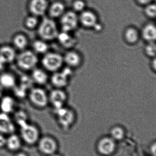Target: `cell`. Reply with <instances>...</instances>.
Here are the masks:
<instances>
[{
	"label": "cell",
	"mask_w": 156,
	"mask_h": 156,
	"mask_svg": "<svg viewBox=\"0 0 156 156\" xmlns=\"http://www.w3.org/2000/svg\"><path fill=\"white\" fill-rule=\"evenodd\" d=\"M37 29L39 38L47 42L56 39L59 33L56 22L49 17H44Z\"/></svg>",
	"instance_id": "6da1fadb"
},
{
	"label": "cell",
	"mask_w": 156,
	"mask_h": 156,
	"mask_svg": "<svg viewBox=\"0 0 156 156\" xmlns=\"http://www.w3.org/2000/svg\"><path fill=\"white\" fill-rule=\"evenodd\" d=\"M15 62L17 67L24 71H31L39 62L38 56L32 50L25 49L17 54Z\"/></svg>",
	"instance_id": "7a4b0ae2"
},
{
	"label": "cell",
	"mask_w": 156,
	"mask_h": 156,
	"mask_svg": "<svg viewBox=\"0 0 156 156\" xmlns=\"http://www.w3.org/2000/svg\"><path fill=\"white\" fill-rule=\"evenodd\" d=\"M40 63L45 70L51 73L60 70L64 65L63 55L54 51H49L43 55Z\"/></svg>",
	"instance_id": "3957f363"
},
{
	"label": "cell",
	"mask_w": 156,
	"mask_h": 156,
	"mask_svg": "<svg viewBox=\"0 0 156 156\" xmlns=\"http://www.w3.org/2000/svg\"><path fill=\"white\" fill-rule=\"evenodd\" d=\"M27 98L31 105L37 109H45L49 105L48 93L40 86L30 88L27 92Z\"/></svg>",
	"instance_id": "277c9868"
},
{
	"label": "cell",
	"mask_w": 156,
	"mask_h": 156,
	"mask_svg": "<svg viewBox=\"0 0 156 156\" xmlns=\"http://www.w3.org/2000/svg\"><path fill=\"white\" fill-rule=\"evenodd\" d=\"M20 127V136L25 144L29 146L36 144L40 137L39 128L29 122L24 124Z\"/></svg>",
	"instance_id": "5b68a950"
},
{
	"label": "cell",
	"mask_w": 156,
	"mask_h": 156,
	"mask_svg": "<svg viewBox=\"0 0 156 156\" xmlns=\"http://www.w3.org/2000/svg\"><path fill=\"white\" fill-rule=\"evenodd\" d=\"M72 74V69L66 66L52 73L49 81L54 88L64 89L68 85Z\"/></svg>",
	"instance_id": "8992f818"
},
{
	"label": "cell",
	"mask_w": 156,
	"mask_h": 156,
	"mask_svg": "<svg viewBox=\"0 0 156 156\" xmlns=\"http://www.w3.org/2000/svg\"><path fill=\"white\" fill-rule=\"evenodd\" d=\"M36 144L39 153L44 155L49 156L53 154L56 153L58 149L56 141L50 136H40Z\"/></svg>",
	"instance_id": "52a82bcc"
},
{
	"label": "cell",
	"mask_w": 156,
	"mask_h": 156,
	"mask_svg": "<svg viewBox=\"0 0 156 156\" xmlns=\"http://www.w3.org/2000/svg\"><path fill=\"white\" fill-rule=\"evenodd\" d=\"M78 16L73 11L65 12L60 17L61 31L71 33L78 26Z\"/></svg>",
	"instance_id": "ba28073f"
},
{
	"label": "cell",
	"mask_w": 156,
	"mask_h": 156,
	"mask_svg": "<svg viewBox=\"0 0 156 156\" xmlns=\"http://www.w3.org/2000/svg\"><path fill=\"white\" fill-rule=\"evenodd\" d=\"M49 104L55 110L65 106L68 100V95L64 89L54 88L48 94Z\"/></svg>",
	"instance_id": "9c48e42d"
},
{
	"label": "cell",
	"mask_w": 156,
	"mask_h": 156,
	"mask_svg": "<svg viewBox=\"0 0 156 156\" xmlns=\"http://www.w3.org/2000/svg\"><path fill=\"white\" fill-rule=\"evenodd\" d=\"M63 57L64 65L72 69L79 67L83 62V58L80 53L72 49H68Z\"/></svg>",
	"instance_id": "30bf717a"
},
{
	"label": "cell",
	"mask_w": 156,
	"mask_h": 156,
	"mask_svg": "<svg viewBox=\"0 0 156 156\" xmlns=\"http://www.w3.org/2000/svg\"><path fill=\"white\" fill-rule=\"evenodd\" d=\"M56 111L58 121L62 126L68 127L75 121L76 115L72 109L65 106Z\"/></svg>",
	"instance_id": "8fae6325"
},
{
	"label": "cell",
	"mask_w": 156,
	"mask_h": 156,
	"mask_svg": "<svg viewBox=\"0 0 156 156\" xmlns=\"http://www.w3.org/2000/svg\"><path fill=\"white\" fill-rule=\"evenodd\" d=\"M115 141L111 137L101 138L97 144V150L100 154L110 156L112 154L116 149Z\"/></svg>",
	"instance_id": "7c38bea8"
},
{
	"label": "cell",
	"mask_w": 156,
	"mask_h": 156,
	"mask_svg": "<svg viewBox=\"0 0 156 156\" xmlns=\"http://www.w3.org/2000/svg\"><path fill=\"white\" fill-rule=\"evenodd\" d=\"M17 54L12 45L5 44L0 46V60L5 65L14 62Z\"/></svg>",
	"instance_id": "4fadbf2b"
},
{
	"label": "cell",
	"mask_w": 156,
	"mask_h": 156,
	"mask_svg": "<svg viewBox=\"0 0 156 156\" xmlns=\"http://www.w3.org/2000/svg\"><path fill=\"white\" fill-rule=\"evenodd\" d=\"M16 131V124L9 114L0 112V133L9 135Z\"/></svg>",
	"instance_id": "5bb4252c"
},
{
	"label": "cell",
	"mask_w": 156,
	"mask_h": 156,
	"mask_svg": "<svg viewBox=\"0 0 156 156\" xmlns=\"http://www.w3.org/2000/svg\"><path fill=\"white\" fill-rule=\"evenodd\" d=\"M49 6L48 0H31L28 8L32 15L38 17L45 13Z\"/></svg>",
	"instance_id": "9a60e30c"
},
{
	"label": "cell",
	"mask_w": 156,
	"mask_h": 156,
	"mask_svg": "<svg viewBox=\"0 0 156 156\" xmlns=\"http://www.w3.org/2000/svg\"><path fill=\"white\" fill-rule=\"evenodd\" d=\"M79 23L84 27L93 28L98 23L96 14L90 10H84L78 16Z\"/></svg>",
	"instance_id": "2e32d148"
},
{
	"label": "cell",
	"mask_w": 156,
	"mask_h": 156,
	"mask_svg": "<svg viewBox=\"0 0 156 156\" xmlns=\"http://www.w3.org/2000/svg\"><path fill=\"white\" fill-rule=\"evenodd\" d=\"M31 72V80L38 86L45 85L49 81L48 72L43 68L36 67Z\"/></svg>",
	"instance_id": "e0dca14e"
},
{
	"label": "cell",
	"mask_w": 156,
	"mask_h": 156,
	"mask_svg": "<svg viewBox=\"0 0 156 156\" xmlns=\"http://www.w3.org/2000/svg\"><path fill=\"white\" fill-rule=\"evenodd\" d=\"M16 82V78L13 73L4 71L0 73V86L2 88L6 90L14 89Z\"/></svg>",
	"instance_id": "ac0fdd59"
},
{
	"label": "cell",
	"mask_w": 156,
	"mask_h": 156,
	"mask_svg": "<svg viewBox=\"0 0 156 156\" xmlns=\"http://www.w3.org/2000/svg\"><path fill=\"white\" fill-rule=\"evenodd\" d=\"M29 44L28 37L23 33H16L12 37V45L16 51H23L27 49Z\"/></svg>",
	"instance_id": "d6986e66"
},
{
	"label": "cell",
	"mask_w": 156,
	"mask_h": 156,
	"mask_svg": "<svg viewBox=\"0 0 156 156\" xmlns=\"http://www.w3.org/2000/svg\"><path fill=\"white\" fill-rule=\"evenodd\" d=\"M22 142L20 136L14 133L6 137L5 147L10 152H18L22 146Z\"/></svg>",
	"instance_id": "ffe728a7"
},
{
	"label": "cell",
	"mask_w": 156,
	"mask_h": 156,
	"mask_svg": "<svg viewBox=\"0 0 156 156\" xmlns=\"http://www.w3.org/2000/svg\"><path fill=\"white\" fill-rule=\"evenodd\" d=\"M140 33L141 37L147 43L155 42L156 28L154 24H147L143 27Z\"/></svg>",
	"instance_id": "44dd1931"
},
{
	"label": "cell",
	"mask_w": 156,
	"mask_h": 156,
	"mask_svg": "<svg viewBox=\"0 0 156 156\" xmlns=\"http://www.w3.org/2000/svg\"><path fill=\"white\" fill-rule=\"evenodd\" d=\"M56 39L62 46L68 49L72 48L77 42L76 38L71 35L70 33L63 31L59 33Z\"/></svg>",
	"instance_id": "7402d4cb"
},
{
	"label": "cell",
	"mask_w": 156,
	"mask_h": 156,
	"mask_svg": "<svg viewBox=\"0 0 156 156\" xmlns=\"http://www.w3.org/2000/svg\"><path fill=\"white\" fill-rule=\"evenodd\" d=\"M124 39L126 44L129 45H135L139 41L140 33L135 27H130L125 30L123 34Z\"/></svg>",
	"instance_id": "603a6c76"
},
{
	"label": "cell",
	"mask_w": 156,
	"mask_h": 156,
	"mask_svg": "<svg viewBox=\"0 0 156 156\" xmlns=\"http://www.w3.org/2000/svg\"><path fill=\"white\" fill-rule=\"evenodd\" d=\"M65 5L63 3L60 2H55L49 6V17L54 18H60L66 12Z\"/></svg>",
	"instance_id": "cb8c5ba5"
},
{
	"label": "cell",
	"mask_w": 156,
	"mask_h": 156,
	"mask_svg": "<svg viewBox=\"0 0 156 156\" xmlns=\"http://www.w3.org/2000/svg\"><path fill=\"white\" fill-rule=\"evenodd\" d=\"M15 107V101L13 97L5 96L2 97L0 101L1 112L10 114L14 111Z\"/></svg>",
	"instance_id": "d4e9b609"
},
{
	"label": "cell",
	"mask_w": 156,
	"mask_h": 156,
	"mask_svg": "<svg viewBox=\"0 0 156 156\" xmlns=\"http://www.w3.org/2000/svg\"><path fill=\"white\" fill-rule=\"evenodd\" d=\"M32 48V50L38 55H43L49 51V47L48 42L39 38L33 41Z\"/></svg>",
	"instance_id": "484cf974"
},
{
	"label": "cell",
	"mask_w": 156,
	"mask_h": 156,
	"mask_svg": "<svg viewBox=\"0 0 156 156\" xmlns=\"http://www.w3.org/2000/svg\"><path fill=\"white\" fill-rule=\"evenodd\" d=\"M28 119L27 114L23 110H19L15 113L13 121L16 125L20 126L28 122Z\"/></svg>",
	"instance_id": "4316f807"
},
{
	"label": "cell",
	"mask_w": 156,
	"mask_h": 156,
	"mask_svg": "<svg viewBox=\"0 0 156 156\" xmlns=\"http://www.w3.org/2000/svg\"><path fill=\"white\" fill-rule=\"evenodd\" d=\"M39 23L38 16L32 15L26 18L24 24L27 29L32 30L37 28Z\"/></svg>",
	"instance_id": "83f0119b"
},
{
	"label": "cell",
	"mask_w": 156,
	"mask_h": 156,
	"mask_svg": "<svg viewBox=\"0 0 156 156\" xmlns=\"http://www.w3.org/2000/svg\"><path fill=\"white\" fill-rule=\"evenodd\" d=\"M125 131L122 127L119 126H115L113 127L111 130V137L114 141H120L125 136Z\"/></svg>",
	"instance_id": "f1b7e54d"
},
{
	"label": "cell",
	"mask_w": 156,
	"mask_h": 156,
	"mask_svg": "<svg viewBox=\"0 0 156 156\" xmlns=\"http://www.w3.org/2000/svg\"><path fill=\"white\" fill-rule=\"evenodd\" d=\"M144 52L146 56L150 58H155L156 53V45L155 42L147 43L144 48Z\"/></svg>",
	"instance_id": "f546056e"
},
{
	"label": "cell",
	"mask_w": 156,
	"mask_h": 156,
	"mask_svg": "<svg viewBox=\"0 0 156 156\" xmlns=\"http://www.w3.org/2000/svg\"><path fill=\"white\" fill-rule=\"evenodd\" d=\"M146 15L150 18H155L156 16V5L154 3L149 4L146 5L144 9Z\"/></svg>",
	"instance_id": "4dcf8cb0"
},
{
	"label": "cell",
	"mask_w": 156,
	"mask_h": 156,
	"mask_svg": "<svg viewBox=\"0 0 156 156\" xmlns=\"http://www.w3.org/2000/svg\"><path fill=\"white\" fill-rule=\"evenodd\" d=\"M73 10L75 12H81L85 10L86 3L83 0H75L72 5Z\"/></svg>",
	"instance_id": "1f68e13d"
},
{
	"label": "cell",
	"mask_w": 156,
	"mask_h": 156,
	"mask_svg": "<svg viewBox=\"0 0 156 156\" xmlns=\"http://www.w3.org/2000/svg\"><path fill=\"white\" fill-rule=\"evenodd\" d=\"M6 137L5 135L0 133V149L5 147Z\"/></svg>",
	"instance_id": "d6a6232c"
},
{
	"label": "cell",
	"mask_w": 156,
	"mask_h": 156,
	"mask_svg": "<svg viewBox=\"0 0 156 156\" xmlns=\"http://www.w3.org/2000/svg\"><path fill=\"white\" fill-rule=\"evenodd\" d=\"M137 2L141 5H146L152 3L153 0H136Z\"/></svg>",
	"instance_id": "836d02e7"
},
{
	"label": "cell",
	"mask_w": 156,
	"mask_h": 156,
	"mask_svg": "<svg viewBox=\"0 0 156 156\" xmlns=\"http://www.w3.org/2000/svg\"><path fill=\"white\" fill-rule=\"evenodd\" d=\"M152 62L151 63V67L152 68V70L153 71H156V58H152Z\"/></svg>",
	"instance_id": "e575fe53"
},
{
	"label": "cell",
	"mask_w": 156,
	"mask_h": 156,
	"mask_svg": "<svg viewBox=\"0 0 156 156\" xmlns=\"http://www.w3.org/2000/svg\"><path fill=\"white\" fill-rule=\"evenodd\" d=\"M93 28L95 31H96L97 32H99V31H100L101 30H102V26L101 25V24L98 23L94 26V27Z\"/></svg>",
	"instance_id": "d590c367"
},
{
	"label": "cell",
	"mask_w": 156,
	"mask_h": 156,
	"mask_svg": "<svg viewBox=\"0 0 156 156\" xmlns=\"http://www.w3.org/2000/svg\"><path fill=\"white\" fill-rule=\"evenodd\" d=\"M13 156H28V155L25 152H18H18H16V154Z\"/></svg>",
	"instance_id": "8d00e7d4"
},
{
	"label": "cell",
	"mask_w": 156,
	"mask_h": 156,
	"mask_svg": "<svg viewBox=\"0 0 156 156\" xmlns=\"http://www.w3.org/2000/svg\"><path fill=\"white\" fill-rule=\"evenodd\" d=\"M156 144L154 143L153 145L151 146V151L152 152V154L154 155V156L156 155Z\"/></svg>",
	"instance_id": "74e56055"
},
{
	"label": "cell",
	"mask_w": 156,
	"mask_h": 156,
	"mask_svg": "<svg viewBox=\"0 0 156 156\" xmlns=\"http://www.w3.org/2000/svg\"><path fill=\"white\" fill-rule=\"evenodd\" d=\"M5 66V65L0 60V73L3 71V69Z\"/></svg>",
	"instance_id": "f35d334b"
},
{
	"label": "cell",
	"mask_w": 156,
	"mask_h": 156,
	"mask_svg": "<svg viewBox=\"0 0 156 156\" xmlns=\"http://www.w3.org/2000/svg\"><path fill=\"white\" fill-rule=\"evenodd\" d=\"M49 156H61L60 155L58 154H56V153H55V154H53Z\"/></svg>",
	"instance_id": "ab89813d"
}]
</instances>
